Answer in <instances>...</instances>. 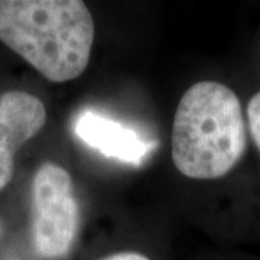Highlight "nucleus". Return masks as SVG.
I'll return each mask as SVG.
<instances>
[{
  "label": "nucleus",
  "mask_w": 260,
  "mask_h": 260,
  "mask_svg": "<svg viewBox=\"0 0 260 260\" xmlns=\"http://www.w3.org/2000/svg\"><path fill=\"white\" fill-rule=\"evenodd\" d=\"M74 130L78 139L90 148L130 165H140L155 148V143L143 139L136 130L93 110L78 114Z\"/></svg>",
  "instance_id": "5"
},
{
  "label": "nucleus",
  "mask_w": 260,
  "mask_h": 260,
  "mask_svg": "<svg viewBox=\"0 0 260 260\" xmlns=\"http://www.w3.org/2000/svg\"><path fill=\"white\" fill-rule=\"evenodd\" d=\"M247 148V127L237 94L215 81L191 85L172 126V160L192 179L227 175Z\"/></svg>",
  "instance_id": "2"
},
{
  "label": "nucleus",
  "mask_w": 260,
  "mask_h": 260,
  "mask_svg": "<svg viewBox=\"0 0 260 260\" xmlns=\"http://www.w3.org/2000/svg\"><path fill=\"white\" fill-rule=\"evenodd\" d=\"M80 207L73 179L64 168L48 162L32 181V242L45 259L64 257L74 244Z\"/></svg>",
  "instance_id": "3"
},
{
  "label": "nucleus",
  "mask_w": 260,
  "mask_h": 260,
  "mask_svg": "<svg viewBox=\"0 0 260 260\" xmlns=\"http://www.w3.org/2000/svg\"><path fill=\"white\" fill-rule=\"evenodd\" d=\"M247 127L254 145L260 150V91L254 94L247 104Z\"/></svg>",
  "instance_id": "6"
},
{
  "label": "nucleus",
  "mask_w": 260,
  "mask_h": 260,
  "mask_svg": "<svg viewBox=\"0 0 260 260\" xmlns=\"http://www.w3.org/2000/svg\"><path fill=\"white\" fill-rule=\"evenodd\" d=\"M100 260H150L146 256L136 253V251H120V253H114L107 257Z\"/></svg>",
  "instance_id": "7"
},
{
  "label": "nucleus",
  "mask_w": 260,
  "mask_h": 260,
  "mask_svg": "<svg viewBox=\"0 0 260 260\" xmlns=\"http://www.w3.org/2000/svg\"><path fill=\"white\" fill-rule=\"evenodd\" d=\"M0 41L52 83L83 74L94 41L80 0H0Z\"/></svg>",
  "instance_id": "1"
},
{
  "label": "nucleus",
  "mask_w": 260,
  "mask_h": 260,
  "mask_svg": "<svg viewBox=\"0 0 260 260\" xmlns=\"http://www.w3.org/2000/svg\"><path fill=\"white\" fill-rule=\"evenodd\" d=\"M47 121V110L38 97L25 91L0 95V189L13 177L15 153Z\"/></svg>",
  "instance_id": "4"
}]
</instances>
